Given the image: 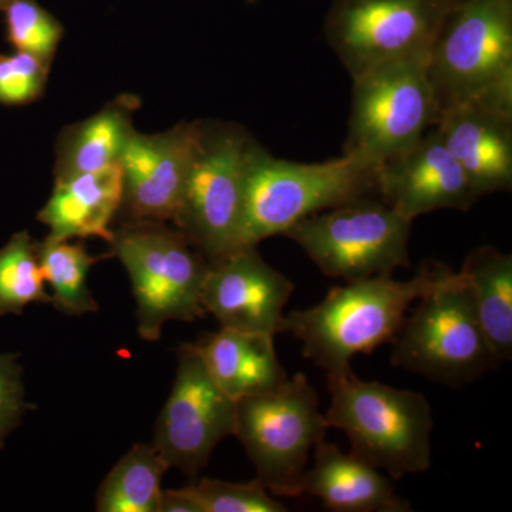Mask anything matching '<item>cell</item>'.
<instances>
[{
    "label": "cell",
    "instance_id": "6da1fadb",
    "mask_svg": "<svg viewBox=\"0 0 512 512\" xmlns=\"http://www.w3.org/2000/svg\"><path fill=\"white\" fill-rule=\"evenodd\" d=\"M457 272L443 264L421 266L409 281L392 274L370 276L333 286L326 298L305 311L284 316L282 332L302 343V353L326 375L352 370L359 353L370 355L392 342L413 302L448 284Z\"/></svg>",
    "mask_w": 512,
    "mask_h": 512
},
{
    "label": "cell",
    "instance_id": "7a4b0ae2",
    "mask_svg": "<svg viewBox=\"0 0 512 512\" xmlns=\"http://www.w3.org/2000/svg\"><path fill=\"white\" fill-rule=\"evenodd\" d=\"M377 165L342 156L323 163H296L272 157L249 143L245 173L241 248L282 235L295 222L376 191Z\"/></svg>",
    "mask_w": 512,
    "mask_h": 512
},
{
    "label": "cell",
    "instance_id": "3957f363",
    "mask_svg": "<svg viewBox=\"0 0 512 512\" xmlns=\"http://www.w3.org/2000/svg\"><path fill=\"white\" fill-rule=\"evenodd\" d=\"M328 384L325 419L349 437L353 456L394 480L429 470L434 421L423 394L357 379L352 370Z\"/></svg>",
    "mask_w": 512,
    "mask_h": 512
},
{
    "label": "cell",
    "instance_id": "277c9868",
    "mask_svg": "<svg viewBox=\"0 0 512 512\" xmlns=\"http://www.w3.org/2000/svg\"><path fill=\"white\" fill-rule=\"evenodd\" d=\"M109 244L130 276L141 339L156 342L170 320L194 322L205 315L201 292L210 261L178 229L165 222H123Z\"/></svg>",
    "mask_w": 512,
    "mask_h": 512
},
{
    "label": "cell",
    "instance_id": "5b68a950",
    "mask_svg": "<svg viewBox=\"0 0 512 512\" xmlns=\"http://www.w3.org/2000/svg\"><path fill=\"white\" fill-rule=\"evenodd\" d=\"M330 429L319 397L303 373L268 393L237 402L234 436L269 493L299 497L312 450Z\"/></svg>",
    "mask_w": 512,
    "mask_h": 512
},
{
    "label": "cell",
    "instance_id": "8992f818",
    "mask_svg": "<svg viewBox=\"0 0 512 512\" xmlns=\"http://www.w3.org/2000/svg\"><path fill=\"white\" fill-rule=\"evenodd\" d=\"M251 141L247 131L235 124L201 121L190 173L173 222L210 262L241 248Z\"/></svg>",
    "mask_w": 512,
    "mask_h": 512
},
{
    "label": "cell",
    "instance_id": "52a82bcc",
    "mask_svg": "<svg viewBox=\"0 0 512 512\" xmlns=\"http://www.w3.org/2000/svg\"><path fill=\"white\" fill-rule=\"evenodd\" d=\"M413 221L369 198L308 215L284 232L323 275L359 281L409 268Z\"/></svg>",
    "mask_w": 512,
    "mask_h": 512
},
{
    "label": "cell",
    "instance_id": "ba28073f",
    "mask_svg": "<svg viewBox=\"0 0 512 512\" xmlns=\"http://www.w3.org/2000/svg\"><path fill=\"white\" fill-rule=\"evenodd\" d=\"M392 363L448 386H463L498 365L460 272L419 299L394 336Z\"/></svg>",
    "mask_w": 512,
    "mask_h": 512
},
{
    "label": "cell",
    "instance_id": "9c48e42d",
    "mask_svg": "<svg viewBox=\"0 0 512 512\" xmlns=\"http://www.w3.org/2000/svg\"><path fill=\"white\" fill-rule=\"evenodd\" d=\"M437 114L427 57L382 64L353 80L343 156L380 165L416 143Z\"/></svg>",
    "mask_w": 512,
    "mask_h": 512
},
{
    "label": "cell",
    "instance_id": "30bf717a",
    "mask_svg": "<svg viewBox=\"0 0 512 512\" xmlns=\"http://www.w3.org/2000/svg\"><path fill=\"white\" fill-rule=\"evenodd\" d=\"M512 72V0H454L427 59L439 113Z\"/></svg>",
    "mask_w": 512,
    "mask_h": 512
},
{
    "label": "cell",
    "instance_id": "8fae6325",
    "mask_svg": "<svg viewBox=\"0 0 512 512\" xmlns=\"http://www.w3.org/2000/svg\"><path fill=\"white\" fill-rule=\"evenodd\" d=\"M454 0H333L323 33L352 80L382 64L427 57Z\"/></svg>",
    "mask_w": 512,
    "mask_h": 512
},
{
    "label": "cell",
    "instance_id": "7c38bea8",
    "mask_svg": "<svg viewBox=\"0 0 512 512\" xmlns=\"http://www.w3.org/2000/svg\"><path fill=\"white\" fill-rule=\"evenodd\" d=\"M237 400L228 396L205 369L191 343L178 350L173 390L161 410L153 446L170 468L195 477L215 447L234 436Z\"/></svg>",
    "mask_w": 512,
    "mask_h": 512
},
{
    "label": "cell",
    "instance_id": "4fadbf2b",
    "mask_svg": "<svg viewBox=\"0 0 512 512\" xmlns=\"http://www.w3.org/2000/svg\"><path fill=\"white\" fill-rule=\"evenodd\" d=\"M201 121L181 123L161 134L128 137L120 157L124 222L173 221L180 207L200 136Z\"/></svg>",
    "mask_w": 512,
    "mask_h": 512
},
{
    "label": "cell",
    "instance_id": "5bb4252c",
    "mask_svg": "<svg viewBox=\"0 0 512 512\" xmlns=\"http://www.w3.org/2000/svg\"><path fill=\"white\" fill-rule=\"evenodd\" d=\"M291 279L266 264L256 247H242L210 262L201 303L221 328L275 336L282 333Z\"/></svg>",
    "mask_w": 512,
    "mask_h": 512
},
{
    "label": "cell",
    "instance_id": "9a60e30c",
    "mask_svg": "<svg viewBox=\"0 0 512 512\" xmlns=\"http://www.w3.org/2000/svg\"><path fill=\"white\" fill-rule=\"evenodd\" d=\"M376 191L384 204L410 221L433 211H467L478 200L436 126L377 165Z\"/></svg>",
    "mask_w": 512,
    "mask_h": 512
},
{
    "label": "cell",
    "instance_id": "2e32d148",
    "mask_svg": "<svg viewBox=\"0 0 512 512\" xmlns=\"http://www.w3.org/2000/svg\"><path fill=\"white\" fill-rule=\"evenodd\" d=\"M434 126L478 198L511 190L512 119L467 101L441 110Z\"/></svg>",
    "mask_w": 512,
    "mask_h": 512
},
{
    "label": "cell",
    "instance_id": "e0dca14e",
    "mask_svg": "<svg viewBox=\"0 0 512 512\" xmlns=\"http://www.w3.org/2000/svg\"><path fill=\"white\" fill-rule=\"evenodd\" d=\"M303 494L319 498L336 512L413 511L380 470L325 440L313 450L312 467L303 474Z\"/></svg>",
    "mask_w": 512,
    "mask_h": 512
},
{
    "label": "cell",
    "instance_id": "ac0fdd59",
    "mask_svg": "<svg viewBox=\"0 0 512 512\" xmlns=\"http://www.w3.org/2000/svg\"><path fill=\"white\" fill-rule=\"evenodd\" d=\"M123 197L120 163L94 173L56 180L55 190L37 218L56 239L101 238L110 242L111 222Z\"/></svg>",
    "mask_w": 512,
    "mask_h": 512
},
{
    "label": "cell",
    "instance_id": "d6986e66",
    "mask_svg": "<svg viewBox=\"0 0 512 512\" xmlns=\"http://www.w3.org/2000/svg\"><path fill=\"white\" fill-rule=\"evenodd\" d=\"M191 345L214 382L237 402L271 392L289 379L274 336L221 328Z\"/></svg>",
    "mask_w": 512,
    "mask_h": 512
},
{
    "label": "cell",
    "instance_id": "ffe728a7",
    "mask_svg": "<svg viewBox=\"0 0 512 512\" xmlns=\"http://www.w3.org/2000/svg\"><path fill=\"white\" fill-rule=\"evenodd\" d=\"M460 274L495 359L511 360L512 256L483 245L468 254Z\"/></svg>",
    "mask_w": 512,
    "mask_h": 512
},
{
    "label": "cell",
    "instance_id": "44dd1931",
    "mask_svg": "<svg viewBox=\"0 0 512 512\" xmlns=\"http://www.w3.org/2000/svg\"><path fill=\"white\" fill-rule=\"evenodd\" d=\"M131 97H121L90 119L66 128L57 146L56 180L94 173L120 163L121 153L133 133Z\"/></svg>",
    "mask_w": 512,
    "mask_h": 512
},
{
    "label": "cell",
    "instance_id": "7402d4cb",
    "mask_svg": "<svg viewBox=\"0 0 512 512\" xmlns=\"http://www.w3.org/2000/svg\"><path fill=\"white\" fill-rule=\"evenodd\" d=\"M170 470L153 444H136L120 458L101 483L99 512H158L161 480Z\"/></svg>",
    "mask_w": 512,
    "mask_h": 512
},
{
    "label": "cell",
    "instance_id": "603a6c76",
    "mask_svg": "<svg viewBox=\"0 0 512 512\" xmlns=\"http://www.w3.org/2000/svg\"><path fill=\"white\" fill-rule=\"evenodd\" d=\"M37 256L57 311L69 316L99 311L87 286V275L99 258L90 255L80 242L52 237L37 244Z\"/></svg>",
    "mask_w": 512,
    "mask_h": 512
},
{
    "label": "cell",
    "instance_id": "cb8c5ba5",
    "mask_svg": "<svg viewBox=\"0 0 512 512\" xmlns=\"http://www.w3.org/2000/svg\"><path fill=\"white\" fill-rule=\"evenodd\" d=\"M32 303H52L37 256V242L18 232L0 248V316L22 315Z\"/></svg>",
    "mask_w": 512,
    "mask_h": 512
},
{
    "label": "cell",
    "instance_id": "d4e9b609",
    "mask_svg": "<svg viewBox=\"0 0 512 512\" xmlns=\"http://www.w3.org/2000/svg\"><path fill=\"white\" fill-rule=\"evenodd\" d=\"M2 12L10 45L50 67L62 40V23L36 0H9Z\"/></svg>",
    "mask_w": 512,
    "mask_h": 512
},
{
    "label": "cell",
    "instance_id": "484cf974",
    "mask_svg": "<svg viewBox=\"0 0 512 512\" xmlns=\"http://www.w3.org/2000/svg\"><path fill=\"white\" fill-rule=\"evenodd\" d=\"M178 493L190 501L195 512H285V504L279 503L259 483H228V481L201 478Z\"/></svg>",
    "mask_w": 512,
    "mask_h": 512
},
{
    "label": "cell",
    "instance_id": "4316f807",
    "mask_svg": "<svg viewBox=\"0 0 512 512\" xmlns=\"http://www.w3.org/2000/svg\"><path fill=\"white\" fill-rule=\"evenodd\" d=\"M50 67L25 52L0 55V103L23 106L39 99Z\"/></svg>",
    "mask_w": 512,
    "mask_h": 512
},
{
    "label": "cell",
    "instance_id": "83f0119b",
    "mask_svg": "<svg viewBox=\"0 0 512 512\" xmlns=\"http://www.w3.org/2000/svg\"><path fill=\"white\" fill-rule=\"evenodd\" d=\"M30 409L33 407L26 400L19 356L0 353V448Z\"/></svg>",
    "mask_w": 512,
    "mask_h": 512
},
{
    "label": "cell",
    "instance_id": "f1b7e54d",
    "mask_svg": "<svg viewBox=\"0 0 512 512\" xmlns=\"http://www.w3.org/2000/svg\"><path fill=\"white\" fill-rule=\"evenodd\" d=\"M158 512H195V508L187 498L178 493V490H165L161 494Z\"/></svg>",
    "mask_w": 512,
    "mask_h": 512
},
{
    "label": "cell",
    "instance_id": "f546056e",
    "mask_svg": "<svg viewBox=\"0 0 512 512\" xmlns=\"http://www.w3.org/2000/svg\"><path fill=\"white\" fill-rule=\"evenodd\" d=\"M9 0H0V12L5 9V6L8 5Z\"/></svg>",
    "mask_w": 512,
    "mask_h": 512
}]
</instances>
